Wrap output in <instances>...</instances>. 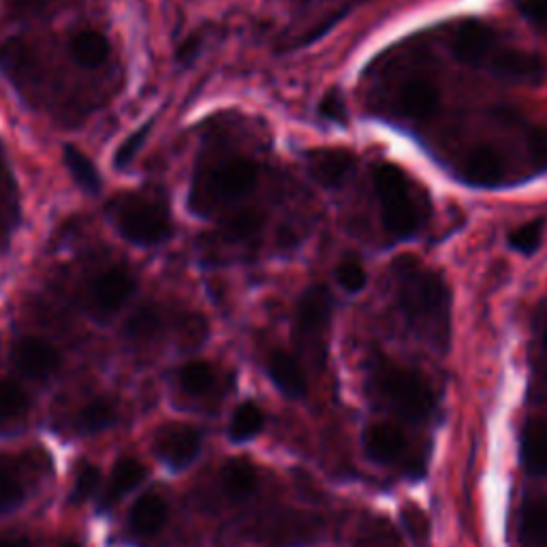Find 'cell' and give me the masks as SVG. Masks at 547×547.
Wrapping results in <instances>:
<instances>
[{"label": "cell", "mask_w": 547, "mask_h": 547, "mask_svg": "<svg viewBox=\"0 0 547 547\" xmlns=\"http://www.w3.org/2000/svg\"><path fill=\"white\" fill-rule=\"evenodd\" d=\"M62 159H65L73 180L80 184L84 191H88V193L101 191L99 171L82 150H77L75 146L69 144V146H65V150H62Z\"/></svg>", "instance_id": "d4e9b609"}, {"label": "cell", "mask_w": 547, "mask_h": 547, "mask_svg": "<svg viewBox=\"0 0 547 547\" xmlns=\"http://www.w3.org/2000/svg\"><path fill=\"white\" fill-rule=\"evenodd\" d=\"M396 298L413 334L439 351L451 338V293L439 272L415 259L396 263Z\"/></svg>", "instance_id": "6da1fadb"}, {"label": "cell", "mask_w": 547, "mask_h": 547, "mask_svg": "<svg viewBox=\"0 0 547 547\" xmlns=\"http://www.w3.org/2000/svg\"><path fill=\"white\" fill-rule=\"evenodd\" d=\"M0 547H35L33 541L26 537H9V535H0Z\"/></svg>", "instance_id": "ab89813d"}, {"label": "cell", "mask_w": 547, "mask_h": 547, "mask_svg": "<svg viewBox=\"0 0 547 547\" xmlns=\"http://www.w3.org/2000/svg\"><path fill=\"white\" fill-rule=\"evenodd\" d=\"M146 475H148V468L137 458H120L114 466L112 477H109L107 486L101 494L99 509L107 511V509L116 507L124 496L133 492L139 483L146 479Z\"/></svg>", "instance_id": "5bb4252c"}, {"label": "cell", "mask_w": 547, "mask_h": 547, "mask_svg": "<svg viewBox=\"0 0 547 547\" xmlns=\"http://www.w3.org/2000/svg\"><path fill=\"white\" fill-rule=\"evenodd\" d=\"M543 349L547 351V321H545V327H543Z\"/></svg>", "instance_id": "b9f144b4"}, {"label": "cell", "mask_w": 547, "mask_h": 547, "mask_svg": "<svg viewBox=\"0 0 547 547\" xmlns=\"http://www.w3.org/2000/svg\"><path fill=\"white\" fill-rule=\"evenodd\" d=\"M355 167L353 154L347 150L338 148H325L315 150L308 154V171L319 184L327 186V189H336L347 180Z\"/></svg>", "instance_id": "8fae6325"}, {"label": "cell", "mask_w": 547, "mask_h": 547, "mask_svg": "<svg viewBox=\"0 0 547 547\" xmlns=\"http://www.w3.org/2000/svg\"><path fill=\"white\" fill-rule=\"evenodd\" d=\"M178 383L186 394L201 396L206 394L214 383V370L208 362H189L178 372Z\"/></svg>", "instance_id": "f1b7e54d"}, {"label": "cell", "mask_w": 547, "mask_h": 547, "mask_svg": "<svg viewBox=\"0 0 547 547\" xmlns=\"http://www.w3.org/2000/svg\"><path fill=\"white\" fill-rule=\"evenodd\" d=\"M332 321V295L325 287H310L298 302L295 310L293 334L302 349L315 351L323 357L325 332Z\"/></svg>", "instance_id": "5b68a950"}, {"label": "cell", "mask_w": 547, "mask_h": 547, "mask_svg": "<svg viewBox=\"0 0 547 547\" xmlns=\"http://www.w3.org/2000/svg\"><path fill=\"white\" fill-rule=\"evenodd\" d=\"M101 483V471L95 464H82L80 471L75 475L73 488H71V503L80 505L97 492Z\"/></svg>", "instance_id": "f546056e"}, {"label": "cell", "mask_w": 547, "mask_h": 547, "mask_svg": "<svg viewBox=\"0 0 547 547\" xmlns=\"http://www.w3.org/2000/svg\"><path fill=\"white\" fill-rule=\"evenodd\" d=\"M263 430V413L255 402L240 404L229 424V439L233 443H246Z\"/></svg>", "instance_id": "484cf974"}, {"label": "cell", "mask_w": 547, "mask_h": 547, "mask_svg": "<svg viewBox=\"0 0 547 547\" xmlns=\"http://www.w3.org/2000/svg\"><path fill=\"white\" fill-rule=\"evenodd\" d=\"M503 43L494 30L479 20H464L451 35V54L458 62L486 71L498 45Z\"/></svg>", "instance_id": "8992f818"}, {"label": "cell", "mask_w": 547, "mask_h": 547, "mask_svg": "<svg viewBox=\"0 0 547 547\" xmlns=\"http://www.w3.org/2000/svg\"><path fill=\"white\" fill-rule=\"evenodd\" d=\"M165 522H167V500L161 494L148 492L135 500V505L131 507V513H129V524L133 528V533L142 537H154L159 535V530L165 526Z\"/></svg>", "instance_id": "e0dca14e"}, {"label": "cell", "mask_w": 547, "mask_h": 547, "mask_svg": "<svg viewBox=\"0 0 547 547\" xmlns=\"http://www.w3.org/2000/svg\"><path fill=\"white\" fill-rule=\"evenodd\" d=\"M118 409L116 402L109 398H97L92 400L90 404H86L84 409L77 415L75 428L84 432V434H92V432H101L105 428H109L116 421Z\"/></svg>", "instance_id": "cb8c5ba5"}, {"label": "cell", "mask_w": 547, "mask_h": 547, "mask_svg": "<svg viewBox=\"0 0 547 547\" xmlns=\"http://www.w3.org/2000/svg\"><path fill=\"white\" fill-rule=\"evenodd\" d=\"M300 3H306V0H300Z\"/></svg>", "instance_id": "ee69618b"}, {"label": "cell", "mask_w": 547, "mask_h": 547, "mask_svg": "<svg viewBox=\"0 0 547 547\" xmlns=\"http://www.w3.org/2000/svg\"><path fill=\"white\" fill-rule=\"evenodd\" d=\"M541 240H543V221L539 218V221H530L515 229L509 236V246L513 250H518V253L530 255L539 248Z\"/></svg>", "instance_id": "4dcf8cb0"}, {"label": "cell", "mask_w": 547, "mask_h": 547, "mask_svg": "<svg viewBox=\"0 0 547 547\" xmlns=\"http://www.w3.org/2000/svg\"><path fill=\"white\" fill-rule=\"evenodd\" d=\"M148 129L150 127H142V131H137L135 135H131L127 142L120 146V150L116 152V165L118 167H124V165H129L133 161V156L137 154L139 148H142L144 139L148 137Z\"/></svg>", "instance_id": "d590c367"}, {"label": "cell", "mask_w": 547, "mask_h": 547, "mask_svg": "<svg viewBox=\"0 0 547 547\" xmlns=\"http://www.w3.org/2000/svg\"><path fill=\"white\" fill-rule=\"evenodd\" d=\"M321 114L325 118H330L334 122H342L345 120V101L338 95V92H330L323 101H321Z\"/></svg>", "instance_id": "8d00e7d4"}, {"label": "cell", "mask_w": 547, "mask_h": 547, "mask_svg": "<svg viewBox=\"0 0 547 547\" xmlns=\"http://www.w3.org/2000/svg\"><path fill=\"white\" fill-rule=\"evenodd\" d=\"M336 280H338V285L349 291V293H359L364 287H366V270H364V265L355 261V259H347V261H342L338 265V270H336Z\"/></svg>", "instance_id": "1f68e13d"}, {"label": "cell", "mask_w": 547, "mask_h": 547, "mask_svg": "<svg viewBox=\"0 0 547 547\" xmlns=\"http://www.w3.org/2000/svg\"><path fill=\"white\" fill-rule=\"evenodd\" d=\"M374 387L381 400L406 421H428L436 411V396L421 372L383 364L374 370Z\"/></svg>", "instance_id": "3957f363"}, {"label": "cell", "mask_w": 547, "mask_h": 547, "mask_svg": "<svg viewBox=\"0 0 547 547\" xmlns=\"http://www.w3.org/2000/svg\"><path fill=\"white\" fill-rule=\"evenodd\" d=\"M439 107V90L424 77L404 82L398 90V109L404 118L413 122L428 120Z\"/></svg>", "instance_id": "30bf717a"}, {"label": "cell", "mask_w": 547, "mask_h": 547, "mask_svg": "<svg viewBox=\"0 0 547 547\" xmlns=\"http://www.w3.org/2000/svg\"><path fill=\"white\" fill-rule=\"evenodd\" d=\"M362 443H364L366 456L379 464L396 462L406 449L404 432L394 424H385V421L368 426L364 430Z\"/></svg>", "instance_id": "4fadbf2b"}, {"label": "cell", "mask_w": 547, "mask_h": 547, "mask_svg": "<svg viewBox=\"0 0 547 547\" xmlns=\"http://www.w3.org/2000/svg\"><path fill=\"white\" fill-rule=\"evenodd\" d=\"M71 56L86 69L101 67L109 56V43L101 33L95 30H84V33L75 35L71 41Z\"/></svg>", "instance_id": "7402d4cb"}, {"label": "cell", "mask_w": 547, "mask_h": 547, "mask_svg": "<svg viewBox=\"0 0 547 547\" xmlns=\"http://www.w3.org/2000/svg\"><path fill=\"white\" fill-rule=\"evenodd\" d=\"M374 191H377L381 221L389 236L396 240L413 238L424 223V208L413 195L409 176L400 167L383 163L374 169Z\"/></svg>", "instance_id": "7a4b0ae2"}, {"label": "cell", "mask_w": 547, "mask_h": 547, "mask_svg": "<svg viewBox=\"0 0 547 547\" xmlns=\"http://www.w3.org/2000/svg\"><path fill=\"white\" fill-rule=\"evenodd\" d=\"M161 327L163 319L159 308L142 306L133 312L127 323H124V336L131 342H148L161 332Z\"/></svg>", "instance_id": "4316f807"}, {"label": "cell", "mask_w": 547, "mask_h": 547, "mask_svg": "<svg viewBox=\"0 0 547 547\" xmlns=\"http://www.w3.org/2000/svg\"><path fill=\"white\" fill-rule=\"evenodd\" d=\"M135 291V278L124 270H109L92 285V304L103 315L118 312Z\"/></svg>", "instance_id": "9c48e42d"}, {"label": "cell", "mask_w": 547, "mask_h": 547, "mask_svg": "<svg viewBox=\"0 0 547 547\" xmlns=\"http://www.w3.org/2000/svg\"><path fill=\"white\" fill-rule=\"evenodd\" d=\"M402 522H404V528L406 533L411 535V539L415 543H424L428 539V528H430V522L426 518V513L421 511L419 507L415 505H409L402 509Z\"/></svg>", "instance_id": "836d02e7"}, {"label": "cell", "mask_w": 547, "mask_h": 547, "mask_svg": "<svg viewBox=\"0 0 547 547\" xmlns=\"http://www.w3.org/2000/svg\"><path fill=\"white\" fill-rule=\"evenodd\" d=\"M460 176L475 186H496L505 178V159L490 146H479L462 161Z\"/></svg>", "instance_id": "7c38bea8"}, {"label": "cell", "mask_w": 547, "mask_h": 547, "mask_svg": "<svg viewBox=\"0 0 547 547\" xmlns=\"http://www.w3.org/2000/svg\"><path fill=\"white\" fill-rule=\"evenodd\" d=\"M116 225L129 242L137 246H154L169 238L167 210L152 201H127L116 214Z\"/></svg>", "instance_id": "277c9868"}, {"label": "cell", "mask_w": 547, "mask_h": 547, "mask_svg": "<svg viewBox=\"0 0 547 547\" xmlns=\"http://www.w3.org/2000/svg\"><path fill=\"white\" fill-rule=\"evenodd\" d=\"M520 537L526 543H547V498H535L520 509Z\"/></svg>", "instance_id": "603a6c76"}, {"label": "cell", "mask_w": 547, "mask_h": 547, "mask_svg": "<svg viewBox=\"0 0 547 547\" xmlns=\"http://www.w3.org/2000/svg\"><path fill=\"white\" fill-rule=\"evenodd\" d=\"M197 50H199V39H189V41H186V43L182 45V48L178 50V58L184 60V62H189V60L195 58Z\"/></svg>", "instance_id": "f35d334b"}, {"label": "cell", "mask_w": 547, "mask_h": 547, "mask_svg": "<svg viewBox=\"0 0 547 547\" xmlns=\"http://www.w3.org/2000/svg\"><path fill=\"white\" fill-rule=\"evenodd\" d=\"M11 357H13V364L18 366V370L26 374L28 379H35V381L50 379L60 366L58 351L50 345L48 340H41V338H22L18 345L13 347Z\"/></svg>", "instance_id": "ba28073f"}, {"label": "cell", "mask_w": 547, "mask_h": 547, "mask_svg": "<svg viewBox=\"0 0 547 547\" xmlns=\"http://www.w3.org/2000/svg\"><path fill=\"white\" fill-rule=\"evenodd\" d=\"M221 486L223 492L233 503H242L250 498L257 488V471L250 460L236 458L229 460L221 471Z\"/></svg>", "instance_id": "d6986e66"}, {"label": "cell", "mask_w": 547, "mask_h": 547, "mask_svg": "<svg viewBox=\"0 0 547 547\" xmlns=\"http://www.w3.org/2000/svg\"><path fill=\"white\" fill-rule=\"evenodd\" d=\"M58 547H80V545H77L75 541H67V543H62V545H58Z\"/></svg>", "instance_id": "7bdbcfd3"}, {"label": "cell", "mask_w": 547, "mask_h": 547, "mask_svg": "<svg viewBox=\"0 0 547 547\" xmlns=\"http://www.w3.org/2000/svg\"><path fill=\"white\" fill-rule=\"evenodd\" d=\"M28 417V396L24 389L7 379H0V432L18 430Z\"/></svg>", "instance_id": "ffe728a7"}, {"label": "cell", "mask_w": 547, "mask_h": 547, "mask_svg": "<svg viewBox=\"0 0 547 547\" xmlns=\"http://www.w3.org/2000/svg\"><path fill=\"white\" fill-rule=\"evenodd\" d=\"M265 221V216L257 208H244L238 210L236 214H231L227 221L223 223V233L229 240H246L261 229Z\"/></svg>", "instance_id": "83f0119b"}, {"label": "cell", "mask_w": 547, "mask_h": 547, "mask_svg": "<svg viewBox=\"0 0 547 547\" xmlns=\"http://www.w3.org/2000/svg\"><path fill=\"white\" fill-rule=\"evenodd\" d=\"M518 11L539 28H547V0H518Z\"/></svg>", "instance_id": "e575fe53"}, {"label": "cell", "mask_w": 547, "mask_h": 547, "mask_svg": "<svg viewBox=\"0 0 547 547\" xmlns=\"http://www.w3.org/2000/svg\"><path fill=\"white\" fill-rule=\"evenodd\" d=\"M357 547H392V543H389L385 537L372 533V535H366L362 541H359Z\"/></svg>", "instance_id": "60d3db41"}, {"label": "cell", "mask_w": 547, "mask_h": 547, "mask_svg": "<svg viewBox=\"0 0 547 547\" xmlns=\"http://www.w3.org/2000/svg\"><path fill=\"white\" fill-rule=\"evenodd\" d=\"M7 5L18 15H35L41 13L48 5V0H7Z\"/></svg>", "instance_id": "74e56055"}, {"label": "cell", "mask_w": 547, "mask_h": 547, "mask_svg": "<svg viewBox=\"0 0 547 547\" xmlns=\"http://www.w3.org/2000/svg\"><path fill=\"white\" fill-rule=\"evenodd\" d=\"M520 460L526 473L533 477H547V421H526L520 436Z\"/></svg>", "instance_id": "9a60e30c"}, {"label": "cell", "mask_w": 547, "mask_h": 547, "mask_svg": "<svg viewBox=\"0 0 547 547\" xmlns=\"http://www.w3.org/2000/svg\"><path fill=\"white\" fill-rule=\"evenodd\" d=\"M0 69L13 77L30 80L37 73V58L26 43L20 39H11L0 45Z\"/></svg>", "instance_id": "44dd1931"}, {"label": "cell", "mask_w": 547, "mask_h": 547, "mask_svg": "<svg viewBox=\"0 0 547 547\" xmlns=\"http://www.w3.org/2000/svg\"><path fill=\"white\" fill-rule=\"evenodd\" d=\"M268 374L272 383L289 398H304L308 392L306 374L300 366L298 359H295L287 351H274L268 359Z\"/></svg>", "instance_id": "2e32d148"}, {"label": "cell", "mask_w": 547, "mask_h": 547, "mask_svg": "<svg viewBox=\"0 0 547 547\" xmlns=\"http://www.w3.org/2000/svg\"><path fill=\"white\" fill-rule=\"evenodd\" d=\"M22 500L24 486L18 481V477H13L5 468H0V513H9L15 507H20Z\"/></svg>", "instance_id": "d6a6232c"}, {"label": "cell", "mask_w": 547, "mask_h": 547, "mask_svg": "<svg viewBox=\"0 0 547 547\" xmlns=\"http://www.w3.org/2000/svg\"><path fill=\"white\" fill-rule=\"evenodd\" d=\"M216 189L225 197H242L255 189L257 165L250 159H231L216 171Z\"/></svg>", "instance_id": "ac0fdd59"}, {"label": "cell", "mask_w": 547, "mask_h": 547, "mask_svg": "<svg viewBox=\"0 0 547 547\" xmlns=\"http://www.w3.org/2000/svg\"><path fill=\"white\" fill-rule=\"evenodd\" d=\"M154 451L167 466L180 471V468L191 466L193 460L199 456L201 434L195 428L184 424L167 426L156 434Z\"/></svg>", "instance_id": "52a82bcc"}]
</instances>
